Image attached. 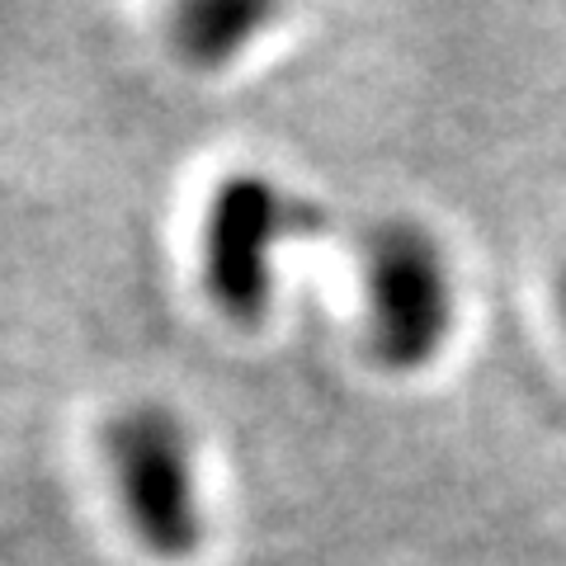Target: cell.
<instances>
[{
  "label": "cell",
  "instance_id": "obj_1",
  "mask_svg": "<svg viewBox=\"0 0 566 566\" xmlns=\"http://www.w3.org/2000/svg\"><path fill=\"white\" fill-rule=\"evenodd\" d=\"M316 232L307 199L264 170H232L212 185L199 222V283L218 316L255 326L279 293V255Z\"/></svg>",
  "mask_w": 566,
  "mask_h": 566
},
{
  "label": "cell",
  "instance_id": "obj_2",
  "mask_svg": "<svg viewBox=\"0 0 566 566\" xmlns=\"http://www.w3.org/2000/svg\"><path fill=\"white\" fill-rule=\"evenodd\" d=\"M359 312L368 354L387 374H420L444 354L458 322V283L424 222L387 218L364 237Z\"/></svg>",
  "mask_w": 566,
  "mask_h": 566
},
{
  "label": "cell",
  "instance_id": "obj_3",
  "mask_svg": "<svg viewBox=\"0 0 566 566\" xmlns=\"http://www.w3.org/2000/svg\"><path fill=\"white\" fill-rule=\"evenodd\" d=\"M99 458L133 538L161 562H185L203 543L199 458L185 420L161 401H133L99 430Z\"/></svg>",
  "mask_w": 566,
  "mask_h": 566
},
{
  "label": "cell",
  "instance_id": "obj_4",
  "mask_svg": "<svg viewBox=\"0 0 566 566\" xmlns=\"http://www.w3.org/2000/svg\"><path fill=\"white\" fill-rule=\"evenodd\" d=\"M289 0H170V43L193 71H222L264 43Z\"/></svg>",
  "mask_w": 566,
  "mask_h": 566
},
{
  "label": "cell",
  "instance_id": "obj_5",
  "mask_svg": "<svg viewBox=\"0 0 566 566\" xmlns=\"http://www.w3.org/2000/svg\"><path fill=\"white\" fill-rule=\"evenodd\" d=\"M553 303H557V316H562V331H566V260L557 270V283H553Z\"/></svg>",
  "mask_w": 566,
  "mask_h": 566
}]
</instances>
